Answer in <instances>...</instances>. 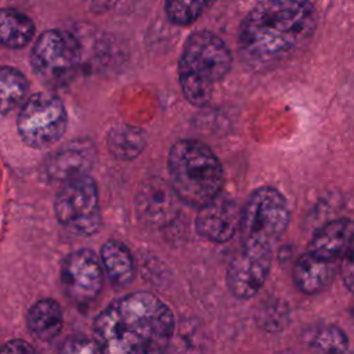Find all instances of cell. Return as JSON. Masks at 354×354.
I'll use <instances>...</instances> for the list:
<instances>
[{
  "label": "cell",
  "mask_w": 354,
  "mask_h": 354,
  "mask_svg": "<svg viewBox=\"0 0 354 354\" xmlns=\"http://www.w3.org/2000/svg\"><path fill=\"white\" fill-rule=\"evenodd\" d=\"M62 324V308L54 299H40L28 311L26 325L37 340H53L61 332Z\"/></svg>",
  "instance_id": "9a60e30c"
},
{
  "label": "cell",
  "mask_w": 354,
  "mask_h": 354,
  "mask_svg": "<svg viewBox=\"0 0 354 354\" xmlns=\"http://www.w3.org/2000/svg\"><path fill=\"white\" fill-rule=\"evenodd\" d=\"M214 0H166L165 11L174 25L187 26L195 22Z\"/></svg>",
  "instance_id": "44dd1931"
},
{
  "label": "cell",
  "mask_w": 354,
  "mask_h": 354,
  "mask_svg": "<svg viewBox=\"0 0 354 354\" xmlns=\"http://www.w3.org/2000/svg\"><path fill=\"white\" fill-rule=\"evenodd\" d=\"M232 66V54L221 37L198 30L185 40L178 62V80L184 97L196 106L209 104L213 87Z\"/></svg>",
  "instance_id": "3957f363"
},
{
  "label": "cell",
  "mask_w": 354,
  "mask_h": 354,
  "mask_svg": "<svg viewBox=\"0 0 354 354\" xmlns=\"http://www.w3.org/2000/svg\"><path fill=\"white\" fill-rule=\"evenodd\" d=\"M308 344H310V347H313L318 351L342 353L348 348L350 342L343 329H340L335 325H324L310 333Z\"/></svg>",
  "instance_id": "7402d4cb"
},
{
  "label": "cell",
  "mask_w": 354,
  "mask_h": 354,
  "mask_svg": "<svg viewBox=\"0 0 354 354\" xmlns=\"http://www.w3.org/2000/svg\"><path fill=\"white\" fill-rule=\"evenodd\" d=\"M90 158L91 155L86 145H71L55 153L47 165V171L51 178L66 181L72 177L84 174Z\"/></svg>",
  "instance_id": "ac0fdd59"
},
{
  "label": "cell",
  "mask_w": 354,
  "mask_h": 354,
  "mask_svg": "<svg viewBox=\"0 0 354 354\" xmlns=\"http://www.w3.org/2000/svg\"><path fill=\"white\" fill-rule=\"evenodd\" d=\"M105 353H160L171 340V310L149 292H133L112 301L93 324Z\"/></svg>",
  "instance_id": "7a4b0ae2"
},
{
  "label": "cell",
  "mask_w": 354,
  "mask_h": 354,
  "mask_svg": "<svg viewBox=\"0 0 354 354\" xmlns=\"http://www.w3.org/2000/svg\"><path fill=\"white\" fill-rule=\"evenodd\" d=\"M64 353H101V347L98 346V343L94 340H88V339H69L64 347H62Z\"/></svg>",
  "instance_id": "cb8c5ba5"
},
{
  "label": "cell",
  "mask_w": 354,
  "mask_h": 354,
  "mask_svg": "<svg viewBox=\"0 0 354 354\" xmlns=\"http://www.w3.org/2000/svg\"><path fill=\"white\" fill-rule=\"evenodd\" d=\"M33 21L12 8H0V44L8 48H22L35 36Z\"/></svg>",
  "instance_id": "e0dca14e"
},
{
  "label": "cell",
  "mask_w": 354,
  "mask_h": 354,
  "mask_svg": "<svg viewBox=\"0 0 354 354\" xmlns=\"http://www.w3.org/2000/svg\"><path fill=\"white\" fill-rule=\"evenodd\" d=\"M336 275V263L322 260L310 252L297 257L293 266V283L304 295H317L326 289Z\"/></svg>",
  "instance_id": "5bb4252c"
},
{
  "label": "cell",
  "mask_w": 354,
  "mask_h": 354,
  "mask_svg": "<svg viewBox=\"0 0 354 354\" xmlns=\"http://www.w3.org/2000/svg\"><path fill=\"white\" fill-rule=\"evenodd\" d=\"M108 147L113 156L120 159H133L142 151L145 145L144 133L133 126H115L108 134Z\"/></svg>",
  "instance_id": "ffe728a7"
},
{
  "label": "cell",
  "mask_w": 354,
  "mask_h": 354,
  "mask_svg": "<svg viewBox=\"0 0 354 354\" xmlns=\"http://www.w3.org/2000/svg\"><path fill=\"white\" fill-rule=\"evenodd\" d=\"M61 225L80 235L95 234L101 224L97 185L87 174L64 181L54 202Z\"/></svg>",
  "instance_id": "52a82bcc"
},
{
  "label": "cell",
  "mask_w": 354,
  "mask_h": 354,
  "mask_svg": "<svg viewBox=\"0 0 354 354\" xmlns=\"http://www.w3.org/2000/svg\"><path fill=\"white\" fill-rule=\"evenodd\" d=\"M315 24V8L307 0H263L242 21L239 55L253 69L271 66L308 39Z\"/></svg>",
  "instance_id": "6da1fadb"
},
{
  "label": "cell",
  "mask_w": 354,
  "mask_h": 354,
  "mask_svg": "<svg viewBox=\"0 0 354 354\" xmlns=\"http://www.w3.org/2000/svg\"><path fill=\"white\" fill-rule=\"evenodd\" d=\"M289 220L285 196L274 187H260L249 195L242 207V243L274 246L286 231Z\"/></svg>",
  "instance_id": "5b68a950"
},
{
  "label": "cell",
  "mask_w": 354,
  "mask_h": 354,
  "mask_svg": "<svg viewBox=\"0 0 354 354\" xmlns=\"http://www.w3.org/2000/svg\"><path fill=\"white\" fill-rule=\"evenodd\" d=\"M29 83L25 75L12 66H0V113L8 115L26 98Z\"/></svg>",
  "instance_id": "d6986e66"
},
{
  "label": "cell",
  "mask_w": 354,
  "mask_h": 354,
  "mask_svg": "<svg viewBox=\"0 0 354 354\" xmlns=\"http://www.w3.org/2000/svg\"><path fill=\"white\" fill-rule=\"evenodd\" d=\"M354 241V221L347 217L322 224L311 236L307 252L326 260L337 261L346 254Z\"/></svg>",
  "instance_id": "7c38bea8"
},
{
  "label": "cell",
  "mask_w": 354,
  "mask_h": 354,
  "mask_svg": "<svg viewBox=\"0 0 354 354\" xmlns=\"http://www.w3.org/2000/svg\"><path fill=\"white\" fill-rule=\"evenodd\" d=\"M272 264V246L242 243L227 268V286L239 300H248L263 288Z\"/></svg>",
  "instance_id": "9c48e42d"
},
{
  "label": "cell",
  "mask_w": 354,
  "mask_h": 354,
  "mask_svg": "<svg viewBox=\"0 0 354 354\" xmlns=\"http://www.w3.org/2000/svg\"><path fill=\"white\" fill-rule=\"evenodd\" d=\"M80 46L68 32L51 29L43 32L36 40L30 64L33 72L50 87L68 84L80 65Z\"/></svg>",
  "instance_id": "8992f818"
},
{
  "label": "cell",
  "mask_w": 354,
  "mask_h": 354,
  "mask_svg": "<svg viewBox=\"0 0 354 354\" xmlns=\"http://www.w3.org/2000/svg\"><path fill=\"white\" fill-rule=\"evenodd\" d=\"M242 207L221 192L202 205L196 214V232L214 243L230 241L241 228Z\"/></svg>",
  "instance_id": "8fae6325"
},
{
  "label": "cell",
  "mask_w": 354,
  "mask_h": 354,
  "mask_svg": "<svg viewBox=\"0 0 354 354\" xmlns=\"http://www.w3.org/2000/svg\"><path fill=\"white\" fill-rule=\"evenodd\" d=\"M169 173L173 189L180 201L189 206L201 207L221 192V163L199 140H178L170 148Z\"/></svg>",
  "instance_id": "277c9868"
},
{
  "label": "cell",
  "mask_w": 354,
  "mask_h": 354,
  "mask_svg": "<svg viewBox=\"0 0 354 354\" xmlns=\"http://www.w3.org/2000/svg\"><path fill=\"white\" fill-rule=\"evenodd\" d=\"M340 275L347 290L354 293V241L346 254L342 257Z\"/></svg>",
  "instance_id": "603a6c76"
},
{
  "label": "cell",
  "mask_w": 354,
  "mask_h": 354,
  "mask_svg": "<svg viewBox=\"0 0 354 354\" xmlns=\"http://www.w3.org/2000/svg\"><path fill=\"white\" fill-rule=\"evenodd\" d=\"M104 267L90 249H79L66 256L61 266V283L65 293L77 304L93 301L101 292Z\"/></svg>",
  "instance_id": "30bf717a"
},
{
  "label": "cell",
  "mask_w": 354,
  "mask_h": 354,
  "mask_svg": "<svg viewBox=\"0 0 354 354\" xmlns=\"http://www.w3.org/2000/svg\"><path fill=\"white\" fill-rule=\"evenodd\" d=\"M178 195L165 181H149L137 195V212L149 224L163 225L177 212Z\"/></svg>",
  "instance_id": "4fadbf2b"
},
{
  "label": "cell",
  "mask_w": 354,
  "mask_h": 354,
  "mask_svg": "<svg viewBox=\"0 0 354 354\" xmlns=\"http://www.w3.org/2000/svg\"><path fill=\"white\" fill-rule=\"evenodd\" d=\"M66 122L65 106L55 94L36 93L22 104L17 124L25 144L46 148L62 137Z\"/></svg>",
  "instance_id": "ba28073f"
},
{
  "label": "cell",
  "mask_w": 354,
  "mask_h": 354,
  "mask_svg": "<svg viewBox=\"0 0 354 354\" xmlns=\"http://www.w3.org/2000/svg\"><path fill=\"white\" fill-rule=\"evenodd\" d=\"M35 348L24 340H10L0 347V353H33Z\"/></svg>",
  "instance_id": "d4e9b609"
},
{
  "label": "cell",
  "mask_w": 354,
  "mask_h": 354,
  "mask_svg": "<svg viewBox=\"0 0 354 354\" xmlns=\"http://www.w3.org/2000/svg\"><path fill=\"white\" fill-rule=\"evenodd\" d=\"M101 263L108 278L119 286L131 282L134 261L130 250L119 241H106L101 248Z\"/></svg>",
  "instance_id": "2e32d148"
}]
</instances>
